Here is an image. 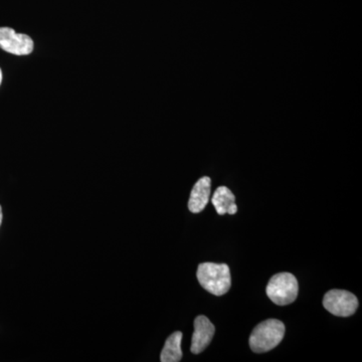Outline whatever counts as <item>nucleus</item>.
Segmentation results:
<instances>
[{
  "label": "nucleus",
  "mask_w": 362,
  "mask_h": 362,
  "mask_svg": "<svg viewBox=\"0 0 362 362\" xmlns=\"http://www.w3.org/2000/svg\"><path fill=\"white\" fill-rule=\"evenodd\" d=\"M197 280L204 289L216 296H223L230 289V268L226 264L202 263L197 268Z\"/></svg>",
  "instance_id": "nucleus-1"
},
{
  "label": "nucleus",
  "mask_w": 362,
  "mask_h": 362,
  "mask_svg": "<svg viewBox=\"0 0 362 362\" xmlns=\"http://www.w3.org/2000/svg\"><path fill=\"white\" fill-rule=\"evenodd\" d=\"M285 335V325L277 319H268L259 323L250 337V347L256 354H264L275 349Z\"/></svg>",
  "instance_id": "nucleus-2"
},
{
  "label": "nucleus",
  "mask_w": 362,
  "mask_h": 362,
  "mask_svg": "<svg viewBox=\"0 0 362 362\" xmlns=\"http://www.w3.org/2000/svg\"><path fill=\"white\" fill-rule=\"evenodd\" d=\"M298 281L291 273H279L271 278L267 286V295L272 302L285 306L296 300L298 296Z\"/></svg>",
  "instance_id": "nucleus-3"
},
{
  "label": "nucleus",
  "mask_w": 362,
  "mask_h": 362,
  "mask_svg": "<svg viewBox=\"0 0 362 362\" xmlns=\"http://www.w3.org/2000/svg\"><path fill=\"white\" fill-rule=\"evenodd\" d=\"M323 306L333 315L349 317L358 308V300L352 293L345 290H331L323 298Z\"/></svg>",
  "instance_id": "nucleus-4"
},
{
  "label": "nucleus",
  "mask_w": 362,
  "mask_h": 362,
  "mask_svg": "<svg viewBox=\"0 0 362 362\" xmlns=\"http://www.w3.org/2000/svg\"><path fill=\"white\" fill-rule=\"evenodd\" d=\"M0 49L16 56H26L33 51V40L11 28H0Z\"/></svg>",
  "instance_id": "nucleus-5"
},
{
  "label": "nucleus",
  "mask_w": 362,
  "mask_h": 362,
  "mask_svg": "<svg viewBox=\"0 0 362 362\" xmlns=\"http://www.w3.org/2000/svg\"><path fill=\"white\" fill-rule=\"evenodd\" d=\"M214 331V324L206 316H197L194 320V332L192 339V354H199L206 350L213 340Z\"/></svg>",
  "instance_id": "nucleus-6"
},
{
  "label": "nucleus",
  "mask_w": 362,
  "mask_h": 362,
  "mask_svg": "<svg viewBox=\"0 0 362 362\" xmlns=\"http://www.w3.org/2000/svg\"><path fill=\"white\" fill-rule=\"evenodd\" d=\"M211 178L204 176L197 181L192 194H190L189 202H188V209L192 214H199L204 211L209 204L211 197Z\"/></svg>",
  "instance_id": "nucleus-7"
},
{
  "label": "nucleus",
  "mask_w": 362,
  "mask_h": 362,
  "mask_svg": "<svg viewBox=\"0 0 362 362\" xmlns=\"http://www.w3.org/2000/svg\"><path fill=\"white\" fill-rule=\"evenodd\" d=\"M211 202L220 216L237 214L238 206L235 204V195L228 187H218L211 197Z\"/></svg>",
  "instance_id": "nucleus-8"
},
{
  "label": "nucleus",
  "mask_w": 362,
  "mask_h": 362,
  "mask_svg": "<svg viewBox=\"0 0 362 362\" xmlns=\"http://www.w3.org/2000/svg\"><path fill=\"white\" fill-rule=\"evenodd\" d=\"M181 340L182 333L176 331L166 339L165 345L161 351L160 361L162 362H178L182 358L181 350Z\"/></svg>",
  "instance_id": "nucleus-9"
},
{
  "label": "nucleus",
  "mask_w": 362,
  "mask_h": 362,
  "mask_svg": "<svg viewBox=\"0 0 362 362\" xmlns=\"http://www.w3.org/2000/svg\"><path fill=\"white\" fill-rule=\"evenodd\" d=\"M1 221H2V209H1V206H0V226H1Z\"/></svg>",
  "instance_id": "nucleus-10"
},
{
  "label": "nucleus",
  "mask_w": 362,
  "mask_h": 362,
  "mask_svg": "<svg viewBox=\"0 0 362 362\" xmlns=\"http://www.w3.org/2000/svg\"><path fill=\"white\" fill-rule=\"evenodd\" d=\"M1 82H2V71H1V69H0V85H1Z\"/></svg>",
  "instance_id": "nucleus-11"
}]
</instances>
